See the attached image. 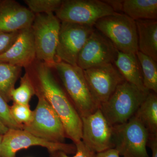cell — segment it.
Listing matches in <instances>:
<instances>
[{"label":"cell","mask_w":157,"mask_h":157,"mask_svg":"<svg viewBox=\"0 0 157 157\" xmlns=\"http://www.w3.org/2000/svg\"><path fill=\"white\" fill-rule=\"evenodd\" d=\"M33 69L28 72L35 91L41 94L60 119L67 138L76 144L81 140L82 121L67 94L55 78L52 68L45 63L36 60Z\"/></svg>","instance_id":"1"},{"label":"cell","mask_w":157,"mask_h":157,"mask_svg":"<svg viewBox=\"0 0 157 157\" xmlns=\"http://www.w3.org/2000/svg\"><path fill=\"white\" fill-rule=\"evenodd\" d=\"M149 93L124 81L99 109L112 126L125 123L135 115Z\"/></svg>","instance_id":"2"},{"label":"cell","mask_w":157,"mask_h":157,"mask_svg":"<svg viewBox=\"0 0 157 157\" xmlns=\"http://www.w3.org/2000/svg\"><path fill=\"white\" fill-rule=\"evenodd\" d=\"M52 68L56 70L70 101L81 118L99 109L90 91L83 70L77 65L59 61L56 62Z\"/></svg>","instance_id":"3"},{"label":"cell","mask_w":157,"mask_h":157,"mask_svg":"<svg viewBox=\"0 0 157 157\" xmlns=\"http://www.w3.org/2000/svg\"><path fill=\"white\" fill-rule=\"evenodd\" d=\"M118 51L136 54L138 51L136 22L123 13L115 12L99 19L94 25Z\"/></svg>","instance_id":"4"},{"label":"cell","mask_w":157,"mask_h":157,"mask_svg":"<svg viewBox=\"0 0 157 157\" xmlns=\"http://www.w3.org/2000/svg\"><path fill=\"white\" fill-rule=\"evenodd\" d=\"M61 21L54 13L35 14L31 29L37 60L51 68L57 61L56 50Z\"/></svg>","instance_id":"5"},{"label":"cell","mask_w":157,"mask_h":157,"mask_svg":"<svg viewBox=\"0 0 157 157\" xmlns=\"http://www.w3.org/2000/svg\"><path fill=\"white\" fill-rule=\"evenodd\" d=\"M35 95L38 101L33 119L23 130L50 142L65 143L67 136L60 119L41 94L35 91Z\"/></svg>","instance_id":"6"},{"label":"cell","mask_w":157,"mask_h":157,"mask_svg":"<svg viewBox=\"0 0 157 157\" xmlns=\"http://www.w3.org/2000/svg\"><path fill=\"white\" fill-rule=\"evenodd\" d=\"M149 136L135 115L125 123L113 126L114 148L122 157H150L146 149Z\"/></svg>","instance_id":"7"},{"label":"cell","mask_w":157,"mask_h":157,"mask_svg":"<svg viewBox=\"0 0 157 157\" xmlns=\"http://www.w3.org/2000/svg\"><path fill=\"white\" fill-rule=\"evenodd\" d=\"M115 12L104 1L66 0L55 15L61 22L94 26L99 19Z\"/></svg>","instance_id":"8"},{"label":"cell","mask_w":157,"mask_h":157,"mask_svg":"<svg viewBox=\"0 0 157 157\" xmlns=\"http://www.w3.org/2000/svg\"><path fill=\"white\" fill-rule=\"evenodd\" d=\"M37 146L45 147L50 153L60 151L68 155L75 154L76 152L74 144L50 142L36 137L23 129H9L3 136L1 157H15L21 150Z\"/></svg>","instance_id":"9"},{"label":"cell","mask_w":157,"mask_h":157,"mask_svg":"<svg viewBox=\"0 0 157 157\" xmlns=\"http://www.w3.org/2000/svg\"><path fill=\"white\" fill-rule=\"evenodd\" d=\"M95 29L92 26L61 22L56 50L57 61L77 65L79 54Z\"/></svg>","instance_id":"10"},{"label":"cell","mask_w":157,"mask_h":157,"mask_svg":"<svg viewBox=\"0 0 157 157\" xmlns=\"http://www.w3.org/2000/svg\"><path fill=\"white\" fill-rule=\"evenodd\" d=\"M92 96L100 107L112 95L119 85L125 81L113 63L83 70Z\"/></svg>","instance_id":"11"},{"label":"cell","mask_w":157,"mask_h":157,"mask_svg":"<svg viewBox=\"0 0 157 157\" xmlns=\"http://www.w3.org/2000/svg\"><path fill=\"white\" fill-rule=\"evenodd\" d=\"M82 141L96 154L114 148L113 126L98 109L94 113L81 118Z\"/></svg>","instance_id":"12"},{"label":"cell","mask_w":157,"mask_h":157,"mask_svg":"<svg viewBox=\"0 0 157 157\" xmlns=\"http://www.w3.org/2000/svg\"><path fill=\"white\" fill-rule=\"evenodd\" d=\"M118 51L98 31L89 37L78 55L77 65L82 70L113 63Z\"/></svg>","instance_id":"13"},{"label":"cell","mask_w":157,"mask_h":157,"mask_svg":"<svg viewBox=\"0 0 157 157\" xmlns=\"http://www.w3.org/2000/svg\"><path fill=\"white\" fill-rule=\"evenodd\" d=\"M36 60V48L31 28L19 31L14 44L0 56V62L21 68H29Z\"/></svg>","instance_id":"14"},{"label":"cell","mask_w":157,"mask_h":157,"mask_svg":"<svg viewBox=\"0 0 157 157\" xmlns=\"http://www.w3.org/2000/svg\"><path fill=\"white\" fill-rule=\"evenodd\" d=\"M35 14L14 0H0V31L12 33L31 28Z\"/></svg>","instance_id":"15"},{"label":"cell","mask_w":157,"mask_h":157,"mask_svg":"<svg viewBox=\"0 0 157 157\" xmlns=\"http://www.w3.org/2000/svg\"><path fill=\"white\" fill-rule=\"evenodd\" d=\"M113 63L125 81L134 85L143 91L150 92L144 86L141 67L136 54L118 51Z\"/></svg>","instance_id":"16"},{"label":"cell","mask_w":157,"mask_h":157,"mask_svg":"<svg viewBox=\"0 0 157 157\" xmlns=\"http://www.w3.org/2000/svg\"><path fill=\"white\" fill-rule=\"evenodd\" d=\"M138 51L157 61V20L135 21Z\"/></svg>","instance_id":"17"},{"label":"cell","mask_w":157,"mask_h":157,"mask_svg":"<svg viewBox=\"0 0 157 157\" xmlns=\"http://www.w3.org/2000/svg\"><path fill=\"white\" fill-rule=\"evenodd\" d=\"M122 11L134 20H157V0H124Z\"/></svg>","instance_id":"18"},{"label":"cell","mask_w":157,"mask_h":157,"mask_svg":"<svg viewBox=\"0 0 157 157\" xmlns=\"http://www.w3.org/2000/svg\"><path fill=\"white\" fill-rule=\"evenodd\" d=\"M142 123L150 135H157V96L150 91L135 114Z\"/></svg>","instance_id":"19"},{"label":"cell","mask_w":157,"mask_h":157,"mask_svg":"<svg viewBox=\"0 0 157 157\" xmlns=\"http://www.w3.org/2000/svg\"><path fill=\"white\" fill-rule=\"evenodd\" d=\"M22 68L0 62V94L7 103L11 101V93Z\"/></svg>","instance_id":"20"},{"label":"cell","mask_w":157,"mask_h":157,"mask_svg":"<svg viewBox=\"0 0 157 157\" xmlns=\"http://www.w3.org/2000/svg\"><path fill=\"white\" fill-rule=\"evenodd\" d=\"M136 54L141 67L144 87L147 90L157 94V62L140 52H137Z\"/></svg>","instance_id":"21"},{"label":"cell","mask_w":157,"mask_h":157,"mask_svg":"<svg viewBox=\"0 0 157 157\" xmlns=\"http://www.w3.org/2000/svg\"><path fill=\"white\" fill-rule=\"evenodd\" d=\"M35 95L34 85L29 74L26 72L21 77L19 86L11 91V101L16 104L29 105L31 98Z\"/></svg>","instance_id":"22"},{"label":"cell","mask_w":157,"mask_h":157,"mask_svg":"<svg viewBox=\"0 0 157 157\" xmlns=\"http://www.w3.org/2000/svg\"><path fill=\"white\" fill-rule=\"evenodd\" d=\"M62 0H25L24 2L34 14L56 12L60 6Z\"/></svg>","instance_id":"23"},{"label":"cell","mask_w":157,"mask_h":157,"mask_svg":"<svg viewBox=\"0 0 157 157\" xmlns=\"http://www.w3.org/2000/svg\"><path fill=\"white\" fill-rule=\"evenodd\" d=\"M10 111L13 119L22 127L29 123L33 117V110H31L29 105L13 103L10 106Z\"/></svg>","instance_id":"24"},{"label":"cell","mask_w":157,"mask_h":157,"mask_svg":"<svg viewBox=\"0 0 157 157\" xmlns=\"http://www.w3.org/2000/svg\"><path fill=\"white\" fill-rule=\"evenodd\" d=\"M0 120L9 129H22L23 127L13 119L10 106L0 94Z\"/></svg>","instance_id":"25"},{"label":"cell","mask_w":157,"mask_h":157,"mask_svg":"<svg viewBox=\"0 0 157 157\" xmlns=\"http://www.w3.org/2000/svg\"><path fill=\"white\" fill-rule=\"evenodd\" d=\"M74 144L76 147V152L75 155L72 157H96L97 154L88 148L82 140ZM50 154L51 157H70L63 151L54 152Z\"/></svg>","instance_id":"26"},{"label":"cell","mask_w":157,"mask_h":157,"mask_svg":"<svg viewBox=\"0 0 157 157\" xmlns=\"http://www.w3.org/2000/svg\"><path fill=\"white\" fill-rule=\"evenodd\" d=\"M19 31L6 33L0 31V56L7 51L16 41Z\"/></svg>","instance_id":"27"},{"label":"cell","mask_w":157,"mask_h":157,"mask_svg":"<svg viewBox=\"0 0 157 157\" xmlns=\"http://www.w3.org/2000/svg\"><path fill=\"white\" fill-rule=\"evenodd\" d=\"M147 146L151 150V157H157V135H149Z\"/></svg>","instance_id":"28"},{"label":"cell","mask_w":157,"mask_h":157,"mask_svg":"<svg viewBox=\"0 0 157 157\" xmlns=\"http://www.w3.org/2000/svg\"><path fill=\"white\" fill-rule=\"evenodd\" d=\"M96 157H121L118 152L114 148L97 153Z\"/></svg>","instance_id":"29"},{"label":"cell","mask_w":157,"mask_h":157,"mask_svg":"<svg viewBox=\"0 0 157 157\" xmlns=\"http://www.w3.org/2000/svg\"><path fill=\"white\" fill-rule=\"evenodd\" d=\"M105 2L111 6L116 12L117 11L122 10L123 1H105Z\"/></svg>","instance_id":"30"},{"label":"cell","mask_w":157,"mask_h":157,"mask_svg":"<svg viewBox=\"0 0 157 157\" xmlns=\"http://www.w3.org/2000/svg\"><path fill=\"white\" fill-rule=\"evenodd\" d=\"M9 129L0 120V135H5Z\"/></svg>","instance_id":"31"},{"label":"cell","mask_w":157,"mask_h":157,"mask_svg":"<svg viewBox=\"0 0 157 157\" xmlns=\"http://www.w3.org/2000/svg\"><path fill=\"white\" fill-rule=\"evenodd\" d=\"M3 135H0V157L1 156V144H2V140Z\"/></svg>","instance_id":"32"}]
</instances>
